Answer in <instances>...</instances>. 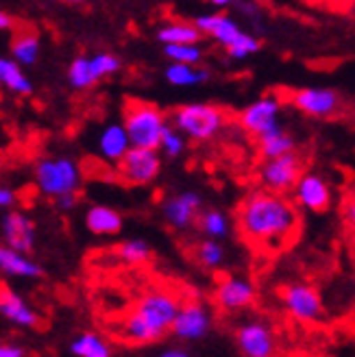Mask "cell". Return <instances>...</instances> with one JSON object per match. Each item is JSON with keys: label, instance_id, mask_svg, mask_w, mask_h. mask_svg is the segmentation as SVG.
I'll return each mask as SVG.
<instances>
[{"label": "cell", "instance_id": "cb8c5ba5", "mask_svg": "<svg viewBox=\"0 0 355 357\" xmlns=\"http://www.w3.org/2000/svg\"><path fill=\"white\" fill-rule=\"evenodd\" d=\"M0 87L9 89L15 96H31L33 94V81L27 77L22 66L13 57L0 55Z\"/></svg>", "mask_w": 355, "mask_h": 357}, {"label": "cell", "instance_id": "9a60e30c", "mask_svg": "<svg viewBox=\"0 0 355 357\" xmlns=\"http://www.w3.org/2000/svg\"><path fill=\"white\" fill-rule=\"evenodd\" d=\"M255 298H257L255 285L242 277L220 279V283L216 285V292H214L216 307L227 314H238V312L248 310L255 303Z\"/></svg>", "mask_w": 355, "mask_h": 357}, {"label": "cell", "instance_id": "3957f363", "mask_svg": "<svg viewBox=\"0 0 355 357\" xmlns=\"http://www.w3.org/2000/svg\"><path fill=\"white\" fill-rule=\"evenodd\" d=\"M172 127L188 139L207 142L227 127V114L211 102H188L172 112Z\"/></svg>", "mask_w": 355, "mask_h": 357}, {"label": "cell", "instance_id": "1f68e13d", "mask_svg": "<svg viewBox=\"0 0 355 357\" xmlns=\"http://www.w3.org/2000/svg\"><path fill=\"white\" fill-rule=\"evenodd\" d=\"M227 55L232 57V59H238V61H242V59H246V57H253V55H257V52L262 50V42H259V38H255L253 33H246V31H242L238 38L229 44L227 48Z\"/></svg>", "mask_w": 355, "mask_h": 357}, {"label": "cell", "instance_id": "d6986e66", "mask_svg": "<svg viewBox=\"0 0 355 357\" xmlns=\"http://www.w3.org/2000/svg\"><path fill=\"white\" fill-rule=\"evenodd\" d=\"M194 26L201 31V35H207V38H211L222 48H227L242 33L240 24L234 20V17L222 11L199 15L197 20H194Z\"/></svg>", "mask_w": 355, "mask_h": 357}, {"label": "cell", "instance_id": "f546056e", "mask_svg": "<svg viewBox=\"0 0 355 357\" xmlns=\"http://www.w3.org/2000/svg\"><path fill=\"white\" fill-rule=\"evenodd\" d=\"M197 220H199V227L205 234V238L225 240V238H229V234H232V225H229V218L225 216L220 209H205Z\"/></svg>", "mask_w": 355, "mask_h": 357}, {"label": "cell", "instance_id": "7bdbcfd3", "mask_svg": "<svg viewBox=\"0 0 355 357\" xmlns=\"http://www.w3.org/2000/svg\"><path fill=\"white\" fill-rule=\"evenodd\" d=\"M345 213H347V222H351V227H353V220H355V205H353V201L347 205Z\"/></svg>", "mask_w": 355, "mask_h": 357}, {"label": "cell", "instance_id": "2e32d148", "mask_svg": "<svg viewBox=\"0 0 355 357\" xmlns=\"http://www.w3.org/2000/svg\"><path fill=\"white\" fill-rule=\"evenodd\" d=\"M203 207V199L199 192H181L170 196L162 205V216L166 225L174 231H186L197 222Z\"/></svg>", "mask_w": 355, "mask_h": 357}, {"label": "cell", "instance_id": "5bb4252c", "mask_svg": "<svg viewBox=\"0 0 355 357\" xmlns=\"http://www.w3.org/2000/svg\"><path fill=\"white\" fill-rule=\"evenodd\" d=\"M236 344L246 357H271L277 351V337L264 320H246L236 329Z\"/></svg>", "mask_w": 355, "mask_h": 357}, {"label": "cell", "instance_id": "b9f144b4", "mask_svg": "<svg viewBox=\"0 0 355 357\" xmlns=\"http://www.w3.org/2000/svg\"><path fill=\"white\" fill-rule=\"evenodd\" d=\"M190 353L183 351V349H166L162 351V357H188Z\"/></svg>", "mask_w": 355, "mask_h": 357}, {"label": "cell", "instance_id": "f35d334b", "mask_svg": "<svg viewBox=\"0 0 355 357\" xmlns=\"http://www.w3.org/2000/svg\"><path fill=\"white\" fill-rule=\"evenodd\" d=\"M321 3H325L329 9H335V11H349L353 9L355 0H321Z\"/></svg>", "mask_w": 355, "mask_h": 357}, {"label": "cell", "instance_id": "30bf717a", "mask_svg": "<svg viewBox=\"0 0 355 357\" xmlns=\"http://www.w3.org/2000/svg\"><path fill=\"white\" fill-rule=\"evenodd\" d=\"M211 325H214L211 312L201 301L192 298V301L179 303V310H176V316L170 325V333L176 337V340L199 342L203 337H207V333L211 331Z\"/></svg>", "mask_w": 355, "mask_h": 357}, {"label": "cell", "instance_id": "ac0fdd59", "mask_svg": "<svg viewBox=\"0 0 355 357\" xmlns=\"http://www.w3.org/2000/svg\"><path fill=\"white\" fill-rule=\"evenodd\" d=\"M0 316L20 329H38L42 325V316L5 283H0Z\"/></svg>", "mask_w": 355, "mask_h": 357}, {"label": "cell", "instance_id": "4316f807", "mask_svg": "<svg viewBox=\"0 0 355 357\" xmlns=\"http://www.w3.org/2000/svg\"><path fill=\"white\" fill-rule=\"evenodd\" d=\"M70 353L75 357H112L114 351L103 335L94 331H85L70 342Z\"/></svg>", "mask_w": 355, "mask_h": 357}, {"label": "cell", "instance_id": "60d3db41", "mask_svg": "<svg viewBox=\"0 0 355 357\" xmlns=\"http://www.w3.org/2000/svg\"><path fill=\"white\" fill-rule=\"evenodd\" d=\"M207 3L216 9H227V7H234L238 0H207Z\"/></svg>", "mask_w": 355, "mask_h": 357}, {"label": "cell", "instance_id": "9c48e42d", "mask_svg": "<svg viewBox=\"0 0 355 357\" xmlns=\"http://www.w3.org/2000/svg\"><path fill=\"white\" fill-rule=\"evenodd\" d=\"M303 170H305L303 157L296 151H290L286 155L264 159V164L259 166V172H257V181L262 183L264 190L286 194L294 188L296 178Z\"/></svg>", "mask_w": 355, "mask_h": 357}, {"label": "cell", "instance_id": "ee69618b", "mask_svg": "<svg viewBox=\"0 0 355 357\" xmlns=\"http://www.w3.org/2000/svg\"><path fill=\"white\" fill-rule=\"evenodd\" d=\"M61 3H66V5H81V3H85V0H61Z\"/></svg>", "mask_w": 355, "mask_h": 357}, {"label": "cell", "instance_id": "d590c367", "mask_svg": "<svg viewBox=\"0 0 355 357\" xmlns=\"http://www.w3.org/2000/svg\"><path fill=\"white\" fill-rule=\"evenodd\" d=\"M27 349L15 342H0V357H24Z\"/></svg>", "mask_w": 355, "mask_h": 357}, {"label": "cell", "instance_id": "8fae6325", "mask_svg": "<svg viewBox=\"0 0 355 357\" xmlns=\"http://www.w3.org/2000/svg\"><path fill=\"white\" fill-rule=\"evenodd\" d=\"M292 107L310 118L327 120L342 112V96L333 87H303L290 96Z\"/></svg>", "mask_w": 355, "mask_h": 357}, {"label": "cell", "instance_id": "e0dca14e", "mask_svg": "<svg viewBox=\"0 0 355 357\" xmlns=\"http://www.w3.org/2000/svg\"><path fill=\"white\" fill-rule=\"evenodd\" d=\"M35 222L22 211H7L3 218V242L20 253H31L38 240V231Z\"/></svg>", "mask_w": 355, "mask_h": 357}, {"label": "cell", "instance_id": "5b68a950", "mask_svg": "<svg viewBox=\"0 0 355 357\" xmlns=\"http://www.w3.org/2000/svg\"><path fill=\"white\" fill-rule=\"evenodd\" d=\"M33 174L35 185L48 199H59L63 194H79L83 185V172L70 157H42L35 164Z\"/></svg>", "mask_w": 355, "mask_h": 357}, {"label": "cell", "instance_id": "8d00e7d4", "mask_svg": "<svg viewBox=\"0 0 355 357\" xmlns=\"http://www.w3.org/2000/svg\"><path fill=\"white\" fill-rule=\"evenodd\" d=\"M17 201V194L7 188V185H0V209H11Z\"/></svg>", "mask_w": 355, "mask_h": 357}, {"label": "cell", "instance_id": "277c9868", "mask_svg": "<svg viewBox=\"0 0 355 357\" xmlns=\"http://www.w3.org/2000/svg\"><path fill=\"white\" fill-rule=\"evenodd\" d=\"M168 124L166 114L146 100H129L124 107L122 127L129 135L131 146L159 149V139Z\"/></svg>", "mask_w": 355, "mask_h": 357}, {"label": "cell", "instance_id": "44dd1931", "mask_svg": "<svg viewBox=\"0 0 355 357\" xmlns=\"http://www.w3.org/2000/svg\"><path fill=\"white\" fill-rule=\"evenodd\" d=\"M85 227L92 236L109 238V236L120 234L124 227V220L118 209H114L109 205H94L85 213Z\"/></svg>", "mask_w": 355, "mask_h": 357}, {"label": "cell", "instance_id": "d4e9b609", "mask_svg": "<svg viewBox=\"0 0 355 357\" xmlns=\"http://www.w3.org/2000/svg\"><path fill=\"white\" fill-rule=\"evenodd\" d=\"M209 70L201 63H176L172 61L166 68V81L174 87H197L209 81Z\"/></svg>", "mask_w": 355, "mask_h": 357}, {"label": "cell", "instance_id": "4dcf8cb0", "mask_svg": "<svg viewBox=\"0 0 355 357\" xmlns=\"http://www.w3.org/2000/svg\"><path fill=\"white\" fill-rule=\"evenodd\" d=\"M164 55L176 63H201L205 52L199 46V42H188V44H164Z\"/></svg>", "mask_w": 355, "mask_h": 357}, {"label": "cell", "instance_id": "ffe728a7", "mask_svg": "<svg viewBox=\"0 0 355 357\" xmlns=\"http://www.w3.org/2000/svg\"><path fill=\"white\" fill-rule=\"evenodd\" d=\"M0 275L17 277V279H40L44 271L27 253L15 251V248L7 244H0Z\"/></svg>", "mask_w": 355, "mask_h": 357}, {"label": "cell", "instance_id": "6da1fadb", "mask_svg": "<svg viewBox=\"0 0 355 357\" xmlns=\"http://www.w3.org/2000/svg\"><path fill=\"white\" fill-rule=\"evenodd\" d=\"M236 225L242 240L259 253L277 255L301 236V213L279 192L257 190L246 194L236 209Z\"/></svg>", "mask_w": 355, "mask_h": 357}, {"label": "cell", "instance_id": "e575fe53", "mask_svg": "<svg viewBox=\"0 0 355 357\" xmlns=\"http://www.w3.org/2000/svg\"><path fill=\"white\" fill-rule=\"evenodd\" d=\"M242 15H246V17H251V20H257V17L262 15V5H257V3H253V0H238V3L234 5Z\"/></svg>", "mask_w": 355, "mask_h": 357}, {"label": "cell", "instance_id": "836d02e7", "mask_svg": "<svg viewBox=\"0 0 355 357\" xmlns=\"http://www.w3.org/2000/svg\"><path fill=\"white\" fill-rule=\"evenodd\" d=\"M159 149L164 151L166 157L179 159L186 153V137L179 131H176L172 124H166V129L162 133V139H159Z\"/></svg>", "mask_w": 355, "mask_h": 357}, {"label": "cell", "instance_id": "52a82bcc", "mask_svg": "<svg viewBox=\"0 0 355 357\" xmlns=\"http://www.w3.org/2000/svg\"><path fill=\"white\" fill-rule=\"evenodd\" d=\"M122 70V59L114 52H96L94 57H77L68 66V83L73 89H90L103 79Z\"/></svg>", "mask_w": 355, "mask_h": 357}, {"label": "cell", "instance_id": "ab89813d", "mask_svg": "<svg viewBox=\"0 0 355 357\" xmlns=\"http://www.w3.org/2000/svg\"><path fill=\"white\" fill-rule=\"evenodd\" d=\"M13 29V17L7 11H0V33Z\"/></svg>", "mask_w": 355, "mask_h": 357}, {"label": "cell", "instance_id": "f1b7e54d", "mask_svg": "<svg viewBox=\"0 0 355 357\" xmlns=\"http://www.w3.org/2000/svg\"><path fill=\"white\" fill-rule=\"evenodd\" d=\"M116 257L127 266H142V264L151 261L153 248L146 240L131 238V240H124L116 246Z\"/></svg>", "mask_w": 355, "mask_h": 357}, {"label": "cell", "instance_id": "83f0119b", "mask_svg": "<svg viewBox=\"0 0 355 357\" xmlns=\"http://www.w3.org/2000/svg\"><path fill=\"white\" fill-rule=\"evenodd\" d=\"M201 31L190 22H168L157 29V42L162 44H188V42H201Z\"/></svg>", "mask_w": 355, "mask_h": 357}, {"label": "cell", "instance_id": "4fadbf2b", "mask_svg": "<svg viewBox=\"0 0 355 357\" xmlns=\"http://www.w3.org/2000/svg\"><path fill=\"white\" fill-rule=\"evenodd\" d=\"M290 192L294 194V203L312 213H325L331 207V185L318 172L303 170Z\"/></svg>", "mask_w": 355, "mask_h": 357}, {"label": "cell", "instance_id": "7a4b0ae2", "mask_svg": "<svg viewBox=\"0 0 355 357\" xmlns=\"http://www.w3.org/2000/svg\"><path fill=\"white\" fill-rule=\"evenodd\" d=\"M179 296L174 292L155 288L144 292L135 305L120 318L114 335L131 347H146L170 333V325L179 310Z\"/></svg>", "mask_w": 355, "mask_h": 357}, {"label": "cell", "instance_id": "ba28073f", "mask_svg": "<svg viewBox=\"0 0 355 357\" xmlns=\"http://www.w3.org/2000/svg\"><path fill=\"white\" fill-rule=\"evenodd\" d=\"M116 170L127 185H151L162 172V159L157 155V149L129 146L127 153L116 162Z\"/></svg>", "mask_w": 355, "mask_h": 357}, {"label": "cell", "instance_id": "74e56055", "mask_svg": "<svg viewBox=\"0 0 355 357\" xmlns=\"http://www.w3.org/2000/svg\"><path fill=\"white\" fill-rule=\"evenodd\" d=\"M57 201V205H59V209H73V207H77V203H79V194H63V196H59V199H55Z\"/></svg>", "mask_w": 355, "mask_h": 357}, {"label": "cell", "instance_id": "8992f818", "mask_svg": "<svg viewBox=\"0 0 355 357\" xmlns=\"http://www.w3.org/2000/svg\"><path fill=\"white\" fill-rule=\"evenodd\" d=\"M279 298L286 312L301 325H318L325 318L323 298L314 285L288 283L279 288Z\"/></svg>", "mask_w": 355, "mask_h": 357}, {"label": "cell", "instance_id": "d6a6232c", "mask_svg": "<svg viewBox=\"0 0 355 357\" xmlns=\"http://www.w3.org/2000/svg\"><path fill=\"white\" fill-rule=\"evenodd\" d=\"M194 257H197V261L207 268V271H214V268H218L222 261H225V248L218 240H203L199 246H197V251H194Z\"/></svg>", "mask_w": 355, "mask_h": 357}, {"label": "cell", "instance_id": "7402d4cb", "mask_svg": "<svg viewBox=\"0 0 355 357\" xmlns=\"http://www.w3.org/2000/svg\"><path fill=\"white\" fill-rule=\"evenodd\" d=\"M96 144H98V153L105 162L116 166L118 159L131 146V142H129L127 131H124V127H122V122H109L103 127Z\"/></svg>", "mask_w": 355, "mask_h": 357}, {"label": "cell", "instance_id": "603a6c76", "mask_svg": "<svg viewBox=\"0 0 355 357\" xmlns=\"http://www.w3.org/2000/svg\"><path fill=\"white\" fill-rule=\"evenodd\" d=\"M257 144H259V153L264 159H273V157H279V155H286L290 151H296V139L294 135H290L286 129H283V124H275L269 131H264L262 135L255 137Z\"/></svg>", "mask_w": 355, "mask_h": 357}, {"label": "cell", "instance_id": "484cf974", "mask_svg": "<svg viewBox=\"0 0 355 357\" xmlns=\"http://www.w3.org/2000/svg\"><path fill=\"white\" fill-rule=\"evenodd\" d=\"M11 55L20 66H35L42 57V42L38 33H17L11 42Z\"/></svg>", "mask_w": 355, "mask_h": 357}, {"label": "cell", "instance_id": "f6af8a7d", "mask_svg": "<svg viewBox=\"0 0 355 357\" xmlns=\"http://www.w3.org/2000/svg\"><path fill=\"white\" fill-rule=\"evenodd\" d=\"M253 3H257V5H271L273 0H253Z\"/></svg>", "mask_w": 355, "mask_h": 357}, {"label": "cell", "instance_id": "7c38bea8", "mask_svg": "<svg viewBox=\"0 0 355 357\" xmlns=\"http://www.w3.org/2000/svg\"><path fill=\"white\" fill-rule=\"evenodd\" d=\"M283 109V100L277 94H264L262 98L246 105L240 112V127L248 135H262L275 124H279V116Z\"/></svg>", "mask_w": 355, "mask_h": 357}]
</instances>
